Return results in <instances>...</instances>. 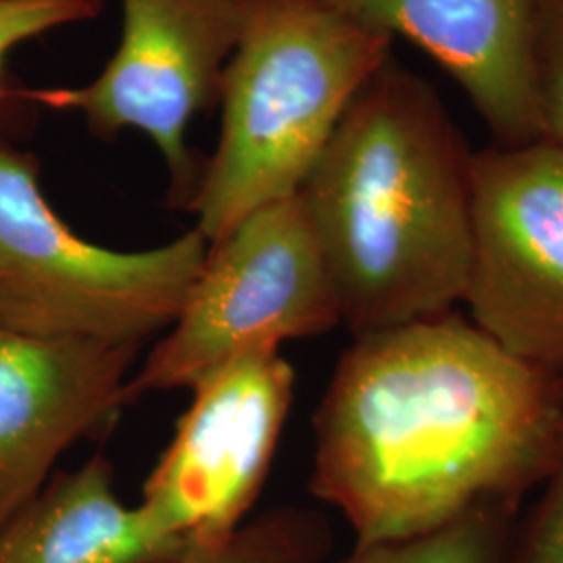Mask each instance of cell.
I'll return each mask as SVG.
<instances>
[{
    "label": "cell",
    "mask_w": 563,
    "mask_h": 563,
    "mask_svg": "<svg viewBox=\"0 0 563 563\" xmlns=\"http://www.w3.org/2000/svg\"><path fill=\"white\" fill-rule=\"evenodd\" d=\"M393 41L330 0H255L223 74L218 148L188 209L205 241L301 190Z\"/></svg>",
    "instance_id": "cell-3"
},
{
    "label": "cell",
    "mask_w": 563,
    "mask_h": 563,
    "mask_svg": "<svg viewBox=\"0 0 563 563\" xmlns=\"http://www.w3.org/2000/svg\"><path fill=\"white\" fill-rule=\"evenodd\" d=\"M532 76L543 139L563 148V0H537Z\"/></svg>",
    "instance_id": "cell-15"
},
{
    "label": "cell",
    "mask_w": 563,
    "mask_h": 563,
    "mask_svg": "<svg viewBox=\"0 0 563 563\" xmlns=\"http://www.w3.org/2000/svg\"><path fill=\"white\" fill-rule=\"evenodd\" d=\"M514 544V501L495 499L420 537L355 544L336 563H509Z\"/></svg>",
    "instance_id": "cell-12"
},
{
    "label": "cell",
    "mask_w": 563,
    "mask_h": 563,
    "mask_svg": "<svg viewBox=\"0 0 563 563\" xmlns=\"http://www.w3.org/2000/svg\"><path fill=\"white\" fill-rule=\"evenodd\" d=\"M437 60L501 144L541 141L532 41L537 0H330Z\"/></svg>",
    "instance_id": "cell-10"
},
{
    "label": "cell",
    "mask_w": 563,
    "mask_h": 563,
    "mask_svg": "<svg viewBox=\"0 0 563 563\" xmlns=\"http://www.w3.org/2000/svg\"><path fill=\"white\" fill-rule=\"evenodd\" d=\"M309 490L355 544L420 537L544 478L563 439V376L444 313L355 336L313 416Z\"/></svg>",
    "instance_id": "cell-1"
},
{
    "label": "cell",
    "mask_w": 563,
    "mask_h": 563,
    "mask_svg": "<svg viewBox=\"0 0 563 563\" xmlns=\"http://www.w3.org/2000/svg\"><path fill=\"white\" fill-rule=\"evenodd\" d=\"M101 11L102 0H0V132L9 134L18 107L30 104L20 97V84L9 78L11 53L60 25L95 20Z\"/></svg>",
    "instance_id": "cell-14"
},
{
    "label": "cell",
    "mask_w": 563,
    "mask_h": 563,
    "mask_svg": "<svg viewBox=\"0 0 563 563\" xmlns=\"http://www.w3.org/2000/svg\"><path fill=\"white\" fill-rule=\"evenodd\" d=\"M141 349L0 328V522L41 493L71 444L111 430Z\"/></svg>",
    "instance_id": "cell-9"
},
{
    "label": "cell",
    "mask_w": 563,
    "mask_h": 563,
    "mask_svg": "<svg viewBox=\"0 0 563 563\" xmlns=\"http://www.w3.org/2000/svg\"><path fill=\"white\" fill-rule=\"evenodd\" d=\"M295 383V367L280 351H269L230 363L190 388L192 401L141 501L188 549L220 543L241 528L276 457Z\"/></svg>",
    "instance_id": "cell-8"
},
{
    "label": "cell",
    "mask_w": 563,
    "mask_h": 563,
    "mask_svg": "<svg viewBox=\"0 0 563 563\" xmlns=\"http://www.w3.org/2000/svg\"><path fill=\"white\" fill-rule=\"evenodd\" d=\"M334 544L325 516L297 505L267 509L216 544L190 547L180 563H323Z\"/></svg>",
    "instance_id": "cell-13"
},
{
    "label": "cell",
    "mask_w": 563,
    "mask_h": 563,
    "mask_svg": "<svg viewBox=\"0 0 563 563\" xmlns=\"http://www.w3.org/2000/svg\"><path fill=\"white\" fill-rule=\"evenodd\" d=\"M339 323V295L299 195L272 202L209 244L172 330L132 374L128 405Z\"/></svg>",
    "instance_id": "cell-5"
},
{
    "label": "cell",
    "mask_w": 563,
    "mask_h": 563,
    "mask_svg": "<svg viewBox=\"0 0 563 563\" xmlns=\"http://www.w3.org/2000/svg\"><path fill=\"white\" fill-rule=\"evenodd\" d=\"M547 478L541 501L514 537L509 563H563V439Z\"/></svg>",
    "instance_id": "cell-16"
},
{
    "label": "cell",
    "mask_w": 563,
    "mask_h": 563,
    "mask_svg": "<svg viewBox=\"0 0 563 563\" xmlns=\"http://www.w3.org/2000/svg\"><path fill=\"white\" fill-rule=\"evenodd\" d=\"M255 0H121V41L97 80L78 88H23L30 104L80 113L99 139L146 134L169 172V205L190 209L205 165L188 123L222 97Z\"/></svg>",
    "instance_id": "cell-6"
},
{
    "label": "cell",
    "mask_w": 563,
    "mask_h": 563,
    "mask_svg": "<svg viewBox=\"0 0 563 563\" xmlns=\"http://www.w3.org/2000/svg\"><path fill=\"white\" fill-rule=\"evenodd\" d=\"M474 255L463 301L507 353L563 376V148L472 157Z\"/></svg>",
    "instance_id": "cell-7"
},
{
    "label": "cell",
    "mask_w": 563,
    "mask_h": 563,
    "mask_svg": "<svg viewBox=\"0 0 563 563\" xmlns=\"http://www.w3.org/2000/svg\"><path fill=\"white\" fill-rule=\"evenodd\" d=\"M472 157L439 95L393 55L342 113L297 195L355 336L463 301Z\"/></svg>",
    "instance_id": "cell-2"
},
{
    "label": "cell",
    "mask_w": 563,
    "mask_h": 563,
    "mask_svg": "<svg viewBox=\"0 0 563 563\" xmlns=\"http://www.w3.org/2000/svg\"><path fill=\"white\" fill-rule=\"evenodd\" d=\"M101 455L51 476L0 522V563H180L188 544L141 504L125 507Z\"/></svg>",
    "instance_id": "cell-11"
},
{
    "label": "cell",
    "mask_w": 563,
    "mask_h": 563,
    "mask_svg": "<svg viewBox=\"0 0 563 563\" xmlns=\"http://www.w3.org/2000/svg\"><path fill=\"white\" fill-rule=\"evenodd\" d=\"M207 251L197 228L148 251L81 239L46 199L38 159L0 132V328L142 346L176 322Z\"/></svg>",
    "instance_id": "cell-4"
}]
</instances>
